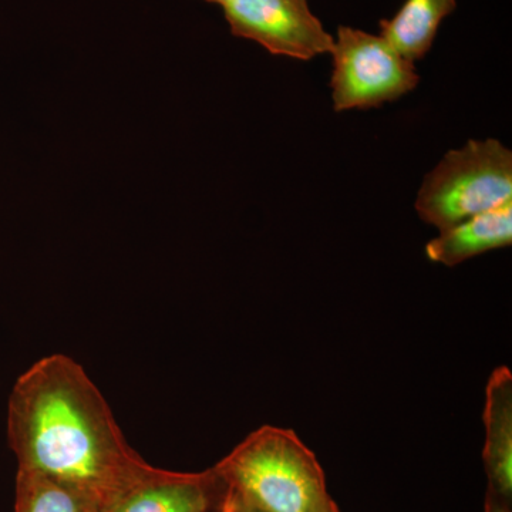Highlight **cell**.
Returning a JSON list of instances; mask_svg holds the SVG:
<instances>
[{
    "label": "cell",
    "mask_w": 512,
    "mask_h": 512,
    "mask_svg": "<svg viewBox=\"0 0 512 512\" xmlns=\"http://www.w3.org/2000/svg\"><path fill=\"white\" fill-rule=\"evenodd\" d=\"M8 410L18 470L67 485L104 510L153 471L128 446L109 403L72 357L37 360L16 380Z\"/></svg>",
    "instance_id": "obj_1"
},
{
    "label": "cell",
    "mask_w": 512,
    "mask_h": 512,
    "mask_svg": "<svg viewBox=\"0 0 512 512\" xmlns=\"http://www.w3.org/2000/svg\"><path fill=\"white\" fill-rule=\"evenodd\" d=\"M212 470L229 495L256 512H319L332 501L315 453L282 427L255 430Z\"/></svg>",
    "instance_id": "obj_2"
},
{
    "label": "cell",
    "mask_w": 512,
    "mask_h": 512,
    "mask_svg": "<svg viewBox=\"0 0 512 512\" xmlns=\"http://www.w3.org/2000/svg\"><path fill=\"white\" fill-rule=\"evenodd\" d=\"M512 202V151L500 140H470L450 150L424 178L417 214L444 231Z\"/></svg>",
    "instance_id": "obj_3"
},
{
    "label": "cell",
    "mask_w": 512,
    "mask_h": 512,
    "mask_svg": "<svg viewBox=\"0 0 512 512\" xmlns=\"http://www.w3.org/2000/svg\"><path fill=\"white\" fill-rule=\"evenodd\" d=\"M333 59V109L366 110L402 99L420 82L414 63L382 35L340 26L330 52Z\"/></svg>",
    "instance_id": "obj_4"
},
{
    "label": "cell",
    "mask_w": 512,
    "mask_h": 512,
    "mask_svg": "<svg viewBox=\"0 0 512 512\" xmlns=\"http://www.w3.org/2000/svg\"><path fill=\"white\" fill-rule=\"evenodd\" d=\"M222 9L232 35L254 40L272 55L312 60L332 52L335 37L308 0H231Z\"/></svg>",
    "instance_id": "obj_5"
},
{
    "label": "cell",
    "mask_w": 512,
    "mask_h": 512,
    "mask_svg": "<svg viewBox=\"0 0 512 512\" xmlns=\"http://www.w3.org/2000/svg\"><path fill=\"white\" fill-rule=\"evenodd\" d=\"M224 498V484L212 468L175 473L154 467L107 512H215L221 511Z\"/></svg>",
    "instance_id": "obj_6"
},
{
    "label": "cell",
    "mask_w": 512,
    "mask_h": 512,
    "mask_svg": "<svg viewBox=\"0 0 512 512\" xmlns=\"http://www.w3.org/2000/svg\"><path fill=\"white\" fill-rule=\"evenodd\" d=\"M484 427L483 460L488 491L511 503L512 375L508 367H498L488 380Z\"/></svg>",
    "instance_id": "obj_7"
},
{
    "label": "cell",
    "mask_w": 512,
    "mask_h": 512,
    "mask_svg": "<svg viewBox=\"0 0 512 512\" xmlns=\"http://www.w3.org/2000/svg\"><path fill=\"white\" fill-rule=\"evenodd\" d=\"M512 242V202L440 231L426 245L431 262L456 266L473 256L510 247Z\"/></svg>",
    "instance_id": "obj_8"
},
{
    "label": "cell",
    "mask_w": 512,
    "mask_h": 512,
    "mask_svg": "<svg viewBox=\"0 0 512 512\" xmlns=\"http://www.w3.org/2000/svg\"><path fill=\"white\" fill-rule=\"evenodd\" d=\"M456 9V0H406L392 19L380 22V35L416 63L429 53L441 22Z\"/></svg>",
    "instance_id": "obj_9"
},
{
    "label": "cell",
    "mask_w": 512,
    "mask_h": 512,
    "mask_svg": "<svg viewBox=\"0 0 512 512\" xmlns=\"http://www.w3.org/2000/svg\"><path fill=\"white\" fill-rule=\"evenodd\" d=\"M15 512H107L86 495L39 474L19 471Z\"/></svg>",
    "instance_id": "obj_10"
},
{
    "label": "cell",
    "mask_w": 512,
    "mask_h": 512,
    "mask_svg": "<svg viewBox=\"0 0 512 512\" xmlns=\"http://www.w3.org/2000/svg\"><path fill=\"white\" fill-rule=\"evenodd\" d=\"M485 512H512L511 503L491 493V491H487V495H485Z\"/></svg>",
    "instance_id": "obj_11"
},
{
    "label": "cell",
    "mask_w": 512,
    "mask_h": 512,
    "mask_svg": "<svg viewBox=\"0 0 512 512\" xmlns=\"http://www.w3.org/2000/svg\"><path fill=\"white\" fill-rule=\"evenodd\" d=\"M234 501H232V498L229 497V494H227V491H225V498L224 503H222V508L220 512H234Z\"/></svg>",
    "instance_id": "obj_12"
},
{
    "label": "cell",
    "mask_w": 512,
    "mask_h": 512,
    "mask_svg": "<svg viewBox=\"0 0 512 512\" xmlns=\"http://www.w3.org/2000/svg\"><path fill=\"white\" fill-rule=\"evenodd\" d=\"M229 497H231L232 501H234V508H235L234 512H256L254 510H251V508L245 507V505L239 504L238 501L235 500L234 497H232V495H229Z\"/></svg>",
    "instance_id": "obj_13"
},
{
    "label": "cell",
    "mask_w": 512,
    "mask_h": 512,
    "mask_svg": "<svg viewBox=\"0 0 512 512\" xmlns=\"http://www.w3.org/2000/svg\"><path fill=\"white\" fill-rule=\"evenodd\" d=\"M319 512H340L338 505L333 503V500L330 501L328 505H326L325 508H322Z\"/></svg>",
    "instance_id": "obj_14"
},
{
    "label": "cell",
    "mask_w": 512,
    "mask_h": 512,
    "mask_svg": "<svg viewBox=\"0 0 512 512\" xmlns=\"http://www.w3.org/2000/svg\"><path fill=\"white\" fill-rule=\"evenodd\" d=\"M204 2L215 3V5H220L224 8L225 5H228L231 0H204Z\"/></svg>",
    "instance_id": "obj_15"
}]
</instances>
